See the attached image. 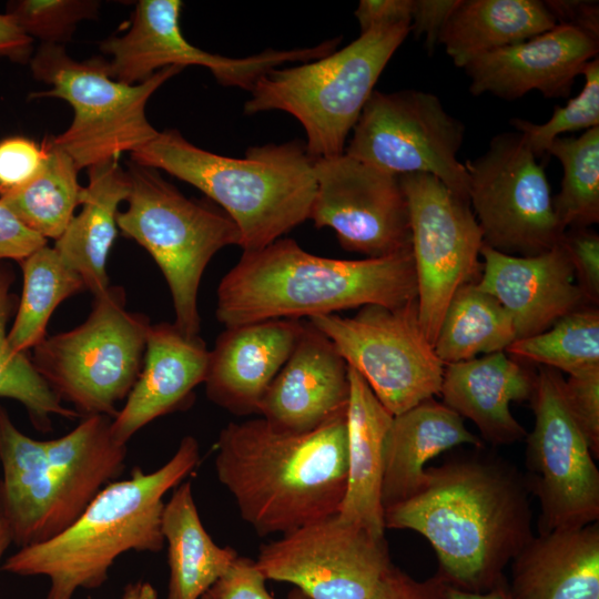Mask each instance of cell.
<instances>
[{"mask_svg": "<svg viewBox=\"0 0 599 599\" xmlns=\"http://www.w3.org/2000/svg\"><path fill=\"white\" fill-rule=\"evenodd\" d=\"M417 292L412 247L382 257L338 260L278 238L243 252L219 284L215 313L225 327H234L366 305L396 308L417 300Z\"/></svg>", "mask_w": 599, "mask_h": 599, "instance_id": "obj_3", "label": "cell"}, {"mask_svg": "<svg viewBox=\"0 0 599 599\" xmlns=\"http://www.w3.org/2000/svg\"><path fill=\"white\" fill-rule=\"evenodd\" d=\"M588 302H599V236L587 227L566 231L561 241Z\"/></svg>", "mask_w": 599, "mask_h": 599, "instance_id": "obj_42", "label": "cell"}, {"mask_svg": "<svg viewBox=\"0 0 599 599\" xmlns=\"http://www.w3.org/2000/svg\"><path fill=\"white\" fill-rule=\"evenodd\" d=\"M33 52V39L20 29L10 14L0 13V57L27 63Z\"/></svg>", "mask_w": 599, "mask_h": 599, "instance_id": "obj_49", "label": "cell"}, {"mask_svg": "<svg viewBox=\"0 0 599 599\" xmlns=\"http://www.w3.org/2000/svg\"><path fill=\"white\" fill-rule=\"evenodd\" d=\"M505 352L569 376L599 370V311L580 307L547 331L516 339Z\"/></svg>", "mask_w": 599, "mask_h": 599, "instance_id": "obj_37", "label": "cell"}, {"mask_svg": "<svg viewBox=\"0 0 599 599\" xmlns=\"http://www.w3.org/2000/svg\"><path fill=\"white\" fill-rule=\"evenodd\" d=\"M447 588L439 575L420 581L392 564L368 599H447Z\"/></svg>", "mask_w": 599, "mask_h": 599, "instance_id": "obj_44", "label": "cell"}, {"mask_svg": "<svg viewBox=\"0 0 599 599\" xmlns=\"http://www.w3.org/2000/svg\"><path fill=\"white\" fill-rule=\"evenodd\" d=\"M12 544V539L10 536V531L3 521V519L0 517V570L2 566V560L4 552L9 548V546Z\"/></svg>", "mask_w": 599, "mask_h": 599, "instance_id": "obj_52", "label": "cell"}, {"mask_svg": "<svg viewBox=\"0 0 599 599\" xmlns=\"http://www.w3.org/2000/svg\"><path fill=\"white\" fill-rule=\"evenodd\" d=\"M120 599H158V593L150 582L139 580L128 583Z\"/></svg>", "mask_w": 599, "mask_h": 599, "instance_id": "obj_51", "label": "cell"}, {"mask_svg": "<svg viewBox=\"0 0 599 599\" xmlns=\"http://www.w3.org/2000/svg\"><path fill=\"white\" fill-rule=\"evenodd\" d=\"M348 378L347 486L337 516L375 536H384L382 485L386 438L394 416L349 366Z\"/></svg>", "mask_w": 599, "mask_h": 599, "instance_id": "obj_26", "label": "cell"}, {"mask_svg": "<svg viewBox=\"0 0 599 599\" xmlns=\"http://www.w3.org/2000/svg\"><path fill=\"white\" fill-rule=\"evenodd\" d=\"M256 561L237 556L227 571L200 599H275Z\"/></svg>", "mask_w": 599, "mask_h": 599, "instance_id": "obj_43", "label": "cell"}, {"mask_svg": "<svg viewBox=\"0 0 599 599\" xmlns=\"http://www.w3.org/2000/svg\"><path fill=\"white\" fill-rule=\"evenodd\" d=\"M536 375L505 352L446 364L439 394L443 403L470 419L483 441L511 445L527 436L510 412L511 402L530 400Z\"/></svg>", "mask_w": 599, "mask_h": 599, "instance_id": "obj_23", "label": "cell"}, {"mask_svg": "<svg viewBox=\"0 0 599 599\" xmlns=\"http://www.w3.org/2000/svg\"><path fill=\"white\" fill-rule=\"evenodd\" d=\"M585 84L581 92L565 106H556L552 116L542 124L524 119H511L510 124L524 134L538 158L561 133L599 126V59L588 62L581 73Z\"/></svg>", "mask_w": 599, "mask_h": 599, "instance_id": "obj_38", "label": "cell"}, {"mask_svg": "<svg viewBox=\"0 0 599 599\" xmlns=\"http://www.w3.org/2000/svg\"><path fill=\"white\" fill-rule=\"evenodd\" d=\"M547 152L564 169L560 192L552 199L561 226L588 227L599 222V126L578 138H556Z\"/></svg>", "mask_w": 599, "mask_h": 599, "instance_id": "obj_36", "label": "cell"}, {"mask_svg": "<svg viewBox=\"0 0 599 599\" xmlns=\"http://www.w3.org/2000/svg\"><path fill=\"white\" fill-rule=\"evenodd\" d=\"M511 564L512 599H599V526L538 534Z\"/></svg>", "mask_w": 599, "mask_h": 599, "instance_id": "obj_25", "label": "cell"}, {"mask_svg": "<svg viewBox=\"0 0 599 599\" xmlns=\"http://www.w3.org/2000/svg\"><path fill=\"white\" fill-rule=\"evenodd\" d=\"M88 175L82 209L53 247L95 296L110 286L106 262L118 234L120 203L130 194V177L119 160L93 165L88 169Z\"/></svg>", "mask_w": 599, "mask_h": 599, "instance_id": "obj_29", "label": "cell"}, {"mask_svg": "<svg viewBox=\"0 0 599 599\" xmlns=\"http://www.w3.org/2000/svg\"><path fill=\"white\" fill-rule=\"evenodd\" d=\"M111 423L105 415L84 416L71 432L44 440L55 494L53 536L123 473L128 449L112 436Z\"/></svg>", "mask_w": 599, "mask_h": 599, "instance_id": "obj_24", "label": "cell"}, {"mask_svg": "<svg viewBox=\"0 0 599 599\" xmlns=\"http://www.w3.org/2000/svg\"><path fill=\"white\" fill-rule=\"evenodd\" d=\"M255 561L266 579L290 582L309 599H368L392 565L385 536L337 514L263 545Z\"/></svg>", "mask_w": 599, "mask_h": 599, "instance_id": "obj_16", "label": "cell"}, {"mask_svg": "<svg viewBox=\"0 0 599 599\" xmlns=\"http://www.w3.org/2000/svg\"><path fill=\"white\" fill-rule=\"evenodd\" d=\"M43 142L47 156L39 173L24 185L1 194L0 201L34 233L55 241L81 205L84 186L79 183L73 160L49 136Z\"/></svg>", "mask_w": 599, "mask_h": 599, "instance_id": "obj_33", "label": "cell"}, {"mask_svg": "<svg viewBox=\"0 0 599 599\" xmlns=\"http://www.w3.org/2000/svg\"><path fill=\"white\" fill-rule=\"evenodd\" d=\"M32 77L50 84L29 99L58 98L73 109V119L62 133L50 135L80 170L119 160L153 140L159 131L149 122L145 108L152 94L182 71L166 67L138 84L111 78L108 60L73 59L64 45L40 44L30 61Z\"/></svg>", "mask_w": 599, "mask_h": 599, "instance_id": "obj_8", "label": "cell"}, {"mask_svg": "<svg viewBox=\"0 0 599 599\" xmlns=\"http://www.w3.org/2000/svg\"><path fill=\"white\" fill-rule=\"evenodd\" d=\"M210 351L200 336L187 337L171 323L151 324L143 365L124 405L112 418L116 441H128L154 419L182 409L204 383Z\"/></svg>", "mask_w": 599, "mask_h": 599, "instance_id": "obj_22", "label": "cell"}, {"mask_svg": "<svg viewBox=\"0 0 599 599\" xmlns=\"http://www.w3.org/2000/svg\"><path fill=\"white\" fill-rule=\"evenodd\" d=\"M161 530L170 570L166 599H200L238 556L207 534L189 480L179 484L164 504Z\"/></svg>", "mask_w": 599, "mask_h": 599, "instance_id": "obj_31", "label": "cell"}, {"mask_svg": "<svg viewBox=\"0 0 599 599\" xmlns=\"http://www.w3.org/2000/svg\"><path fill=\"white\" fill-rule=\"evenodd\" d=\"M464 444L485 447L483 439L466 428L463 417L434 398L394 416L385 445L384 510L423 489L427 461Z\"/></svg>", "mask_w": 599, "mask_h": 599, "instance_id": "obj_28", "label": "cell"}, {"mask_svg": "<svg viewBox=\"0 0 599 599\" xmlns=\"http://www.w3.org/2000/svg\"><path fill=\"white\" fill-rule=\"evenodd\" d=\"M180 0H140L135 3L130 28L122 35L100 42L109 54V73L115 81L138 84L166 67H204L225 87L252 91L257 80L287 62H309L325 57L329 48L322 42L312 48L265 50L246 58L213 54L191 44L180 28Z\"/></svg>", "mask_w": 599, "mask_h": 599, "instance_id": "obj_15", "label": "cell"}, {"mask_svg": "<svg viewBox=\"0 0 599 599\" xmlns=\"http://www.w3.org/2000/svg\"><path fill=\"white\" fill-rule=\"evenodd\" d=\"M287 599H309L307 596H305L301 590L297 588H294L290 591Z\"/></svg>", "mask_w": 599, "mask_h": 599, "instance_id": "obj_53", "label": "cell"}, {"mask_svg": "<svg viewBox=\"0 0 599 599\" xmlns=\"http://www.w3.org/2000/svg\"><path fill=\"white\" fill-rule=\"evenodd\" d=\"M98 0H16L7 4L20 29L41 44L63 45L83 20L95 19Z\"/></svg>", "mask_w": 599, "mask_h": 599, "instance_id": "obj_39", "label": "cell"}, {"mask_svg": "<svg viewBox=\"0 0 599 599\" xmlns=\"http://www.w3.org/2000/svg\"><path fill=\"white\" fill-rule=\"evenodd\" d=\"M566 405L585 435L593 457L599 456V370L562 382Z\"/></svg>", "mask_w": 599, "mask_h": 599, "instance_id": "obj_40", "label": "cell"}, {"mask_svg": "<svg viewBox=\"0 0 599 599\" xmlns=\"http://www.w3.org/2000/svg\"><path fill=\"white\" fill-rule=\"evenodd\" d=\"M348 365L334 344L308 321L257 414L276 429L306 433L347 409Z\"/></svg>", "mask_w": 599, "mask_h": 599, "instance_id": "obj_20", "label": "cell"}, {"mask_svg": "<svg viewBox=\"0 0 599 599\" xmlns=\"http://www.w3.org/2000/svg\"><path fill=\"white\" fill-rule=\"evenodd\" d=\"M131 160L165 171L216 202L237 226L243 252L261 250L307 220L316 192L314 160L301 141L251 146L243 158H230L170 129L132 152Z\"/></svg>", "mask_w": 599, "mask_h": 599, "instance_id": "obj_5", "label": "cell"}, {"mask_svg": "<svg viewBox=\"0 0 599 599\" xmlns=\"http://www.w3.org/2000/svg\"><path fill=\"white\" fill-rule=\"evenodd\" d=\"M0 517L12 544L31 546L53 536L54 486L44 440L22 433L0 405Z\"/></svg>", "mask_w": 599, "mask_h": 599, "instance_id": "obj_27", "label": "cell"}, {"mask_svg": "<svg viewBox=\"0 0 599 599\" xmlns=\"http://www.w3.org/2000/svg\"><path fill=\"white\" fill-rule=\"evenodd\" d=\"M564 378L542 366L530 399L535 426L527 434L524 475L538 501V534L580 528L599 519V470L562 394Z\"/></svg>", "mask_w": 599, "mask_h": 599, "instance_id": "obj_13", "label": "cell"}, {"mask_svg": "<svg viewBox=\"0 0 599 599\" xmlns=\"http://www.w3.org/2000/svg\"><path fill=\"white\" fill-rule=\"evenodd\" d=\"M599 38L566 23L467 63L469 91L514 100L531 90L546 98L568 97L577 75L598 57Z\"/></svg>", "mask_w": 599, "mask_h": 599, "instance_id": "obj_18", "label": "cell"}, {"mask_svg": "<svg viewBox=\"0 0 599 599\" xmlns=\"http://www.w3.org/2000/svg\"><path fill=\"white\" fill-rule=\"evenodd\" d=\"M447 599H512L507 581L504 580L493 589L484 592H469L448 585Z\"/></svg>", "mask_w": 599, "mask_h": 599, "instance_id": "obj_50", "label": "cell"}, {"mask_svg": "<svg viewBox=\"0 0 599 599\" xmlns=\"http://www.w3.org/2000/svg\"><path fill=\"white\" fill-rule=\"evenodd\" d=\"M47 148L26 136H9L0 141V195L32 180L41 170Z\"/></svg>", "mask_w": 599, "mask_h": 599, "instance_id": "obj_41", "label": "cell"}, {"mask_svg": "<svg viewBox=\"0 0 599 599\" xmlns=\"http://www.w3.org/2000/svg\"><path fill=\"white\" fill-rule=\"evenodd\" d=\"M309 217L335 231L341 246L367 257L410 247L408 203L398 175L347 154L314 160Z\"/></svg>", "mask_w": 599, "mask_h": 599, "instance_id": "obj_17", "label": "cell"}, {"mask_svg": "<svg viewBox=\"0 0 599 599\" xmlns=\"http://www.w3.org/2000/svg\"><path fill=\"white\" fill-rule=\"evenodd\" d=\"M399 180L409 210L419 321L434 345L455 293L480 277L483 231L469 202L437 177L410 173Z\"/></svg>", "mask_w": 599, "mask_h": 599, "instance_id": "obj_14", "label": "cell"}, {"mask_svg": "<svg viewBox=\"0 0 599 599\" xmlns=\"http://www.w3.org/2000/svg\"><path fill=\"white\" fill-rule=\"evenodd\" d=\"M557 24L545 1L460 0L438 43L458 68L494 50L544 33Z\"/></svg>", "mask_w": 599, "mask_h": 599, "instance_id": "obj_30", "label": "cell"}, {"mask_svg": "<svg viewBox=\"0 0 599 599\" xmlns=\"http://www.w3.org/2000/svg\"><path fill=\"white\" fill-rule=\"evenodd\" d=\"M16 274L11 265L0 262V397L20 403L33 427L47 433L52 417L74 419L80 415L64 404L38 374L28 354L16 353L8 339L9 322L16 314L19 298L12 292Z\"/></svg>", "mask_w": 599, "mask_h": 599, "instance_id": "obj_35", "label": "cell"}, {"mask_svg": "<svg viewBox=\"0 0 599 599\" xmlns=\"http://www.w3.org/2000/svg\"><path fill=\"white\" fill-rule=\"evenodd\" d=\"M1 599V598H0Z\"/></svg>", "mask_w": 599, "mask_h": 599, "instance_id": "obj_54", "label": "cell"}, {"mask_svg": "<svg viewBox=\"0 0 599 599\" xmlns=\"http://www.w3.org/2000/svg\"><path fill=\"white\" fill-rule=\"evenodd\" d=\"M304 321L267 319L226 327L209 354L207 398L238 416L257 414L265 390L290 357Z\"/></svg>", "mask_w": 599, "mask_h": 599, "instance_id": "obj_21", "label": "cell"}, {"mask_svg": "<svg viewBox=\"0 0 599 599\" xmlns=\"http://www.w3.org/2000/svg\"><path fill=\"white\" fill-rule=\"evenodd\" d=\"M475 449L426 468L423 489L386 508L384 522L426 538L449 586L484 592L506 580L504 569L535 535L524 475Z\"/></svg>", "mask_w": 599, "mask_h": 599, "instance_id": "obj_1", "label": "cell"}, {"mask_svg": "<svg viewBox=\"0 0 599 599\" xmlns=\"http://www.w3.org/2000/svg\"><path fill=\"white\" fill-rule=\"evenodd\" d=\"M199 461L197 440L183 437L160 468L145 473L134 467L128 478L108 484L71 525L50 539L19 548L1 570L45 577V599H73L80 589L101 587L121 555L163 549V498Z\"/></svg>", "mask_w": 599, "mask_h": 599, "instance_id": "obj_4", "label": "cell"}, {"mask_svg": "<svg viewBox=\"0 0 599 599\" xmlns=\"http://www.w3.org/2000/svg\"><path fill=\"white\" fill-rule=\"evenodd\" d=\"M19 265L23 276L22 294L8 339L16 353L27 354L48 336L47 326L54 309L87 288L81 275L48 244Z\"/></svg>", "mask_w": 599, "mask_h": 599, "instance_id": "obj_34", "label": "cell"}, {"mask_svg": "<svg viewBox=\"0 0 599 599\" xmlns=\"http://www.w3.org/2000/svg\"><path fill=\"white\" fill-rule=\"evenodd\" d=\"M413 0H362L355 10L361 32L377 26L410 23Z\"/></svg>", "mask_w": 599, "mask_h": 599, "instance_id": "obj_47", "label": "cell"}, {"mask_svg": "<svg viewBox=\"0 0 599 599\" xmlns=\"http://www.w3.org/2000/svg\"><path fill=\"white\" fill-rule=\"evenodd\" d=\"M460 0H413L410 31L416 38L425 37L426 49L432 52L450 14Z\"/></svg>", "mask_w": 599, "mask_h": 599, "instance_id": "obj_46", "label": "cell"}, {"mask_svg": "<svg viewBox=\"0 0 599 599\" xmlns=\"http://www.w3.org/2000/svg\"><path fill=\"white\" fill-rule=\"evenodd\" d=\"M480 255L484 263L476 285L502 305L517 339L547 331L588 302L561 242L532 256L509 255L483 244Z\"/></svg>", "mask_w": 599, "mask_h": 599, "instance_id": "obj_19", "label": "cell"}, {"mask_svg": "<svg viewBox=\"0 0 599 599\" xmlns=\"http://www.w3.org/2000/svg\"><path fill=\"white\" fill-rule=\"evenodd\" d=\"M347 409L306 433L264 418L230 423L215 473L258 536L286 534L338 512L347 486Z\"/></svg>", "mask_w": 599, "mask_h": 599, "instance_id": "obj_2", "label": "cell"}, {"mask_svg": "<svg viewBox=\"0 0 599 599\" xmlns=\"http://www.w3.org/2000/svg\"><path fill=\"white\" fill-rule=\"evenodd\" d=\"M468 202L484 244L505 254L532 256L562 241L544 166L520 132L495 135L488 149L464 164Z\"/></svg>", "mask_w": 599, "mask_h": 599, "instance_id": "obj_11", "label": "cell"}, {"mask_svg": "<svg viewBox=\"0 0 599 599\" xmlns=\"http://www.w3.org/2000/svg\"><path fill=\"white\" fill-rule=\"evenodd\" d=\"M557 23L575 26L599 38V6L596 1H545Z\"/></svg>", "mask_w": 599, "mask_h": 599, "instance_id": "obj_48", "label": "cell"}, {"mask_svg": "<svg viewBox=\"0 0 599 599\" xmlns=\"http://www.w3.org/2000/svg\"><path fill=\"white\" fill-rule=\"evenodd\" d=\"M307 321L393 416L439 394L445 364L423 329L417 300L396 308L366 305L353 317L328 314Z\"/></svg>", "mask_w": 599, "mask_h": 599, "instance_id": "obj_10", "label": "cell"}, {"mask_svg": "<svg viewBox=\"0 0 599 599\" xmlns=\"http://www.w3.org/2000/svg\"><path fill=\"white\" fill-rule=\"evenodd\" d=\"M47 243L48 240L26 226L0 201V262L13 260L19 263Z\"/></svg>", "mask_w": 599, "mask_h": 599, "instance_id": "obj_45", "label": "cell"}, {"mask_svg": "<svg viewBox=\"0 0 599 599\" xmlns=\"http://www.w3.org/2000/svg\"><path fill=\"white\" fill-rule=\"evenodd\" d=\"M126 209L118 213V230L140 244L161 270L173 303L174 325L187 337L199 336L197 294L212 257L241 235L225 212L184 196L158 170L131 163Z\"/></svg>", "mask_w": 599, "mask_h": 599, "instance_id": "obj_7", "label": "cell"}, {"mask_svg": "<svg viewBox=\"0 0 599 599\" xmlns=\"http://www.w3.org/2000/svg\"><path fill=\"white\" fill-rule=\"evenodd\" d=\"M464 123L420 90L373 91L344 153L395 175L426 173L468 201V174L457 159Z\"/></svg>", "mask_w": 599, "mask_h": 599, "instance_id": "obj_12", "label": "cell"}, {"mask_svg": "<svg viewBox=\"0 0 599 599\" xmlns=\"http://www.w3.org/2000/svg\"><path fill=\"white\" fill-rule=\"evenodd\" d=\"M517 339L509 314L490 294L470 283L460 287L444 314L434 349L446 365L505 352Z\"/></svg>", "mask_w": 599, "mask_h": 599, "instance_id": "obj_32", "label": "cell"}, {"mask_svg": "<svg viewBox=\"0 0 599 599\" xmlns=\"http://www.w3.org/2000/svg\"><path fill=\"white\" fill-rule=\"evenodd\" d=\"M409 32L410 23L377 26L321 59L275 68L257 80L244 112H287L303 125L313 160L342 155L379 75Z\"/></svg>", "mask_w": 599, "mask_h": 599, "instance_id": "obj_6", "label": "cell"}, {"mask_svg": "<svg viewBox=\"0 0 599 599\" xmlns=\"http://www.w3.org/2000/svg\"><path fill=\"white\" fill-rule=\"evenodd\" d=\"M150 325L146 315L126 309L124 288L110 285L94 296L82 324L47 336L30 359L55 396L80 417L113 418L141 372Z\"/></svg>", "mask_w": 599, "mask_h": 599, "instance_id": "obj_9", "label": "cell"}]
</instances>
